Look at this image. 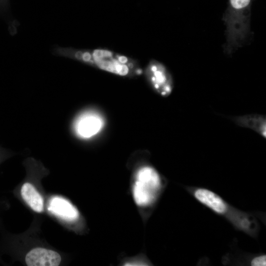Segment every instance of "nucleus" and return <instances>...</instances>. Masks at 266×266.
Segmentation results:
<instances>
[{
    "label": "nucleus",
    "mask_w": 266,
    "mask_h": 266,
    "mask_svg": "<svg viewBox=\"0 0 266 266\" xmlns=\"http://www.w3.org/2000/svg\"><path fill=\"white\" fill-rule=\"evenodd\" d=\"M252 0H229L223 17L226 26L224 49L231 54L244 43L250 34Z\"/></svg>",
    "instance_id": "f257e3e1"
},
{
    "label": "nucleus",
    "mask_w": 266,
    "mask_h": 266,
    "mask_svg": "<svg viewBox=\"0 0 266 266\" xmlns=\"http://www.w3.org/2000/svg\"><path fill=\"white\" fill-rule=\"evenodd\" d=\"M91 51L89 65L118 75L126 76L142 73L137 62L125 56L104 49Z\"/></svg>",
    "instance_id": "f03ea898"
},
{
    "label": "nucleus",
    "mask_w": 266,
    "mask_h": 266,
    "mask_svg": "<svg viewBox=\"0 0 266 266\" xmlns=\"http://www.w3.org/2000/svg\"><path fill=\"white\" fill-rule=\"evenodd\" d=\"M161 185V177L154 168L149 166L138 168L133 175L132 189L136 204L142 207L150 205Z\"/></svg>",
    "instance_id": "7ed1b4c3"
},
{
    "label": "nucleus",
    "mask_w": 266,
    "mask_h": 266,
    "mask_svg": "<svg viewBox=\"0 0 266 266\" xmlns=\"http://www.w3.org/2000/svg\"><path fill=\"white\" fill-rule=\"evenodd\" d=\"M144 74L149 85L158 94L166 97L171 93L174 87L173 78L162 63L151 60L145 69Z\"/></svg>",
    "instance_id": "20e7f679"
},
{
    "label": "nucleus",
    "mask_w": 266,
    "mask_h": 266,
    "mask_svg": "<svg viewBox=\"0 0 266 266\" xmlns=\"http://www.w3.org/2000/svg\"><path fill=\"white\" fill-rule=\"evenodd\" d=\"M103 125L104 120L100 114L89 112L82 114L77 120L75 130L80 136L88 138L98 133Z\"/></svg>",
    "instance_id": "39448f33"
},
{
    "label": "nucleus",
    "mask_w": 266,
    "mask_h": 266,
    "mask_svg": "<svg viewBox=\"0 0 266 266\" xmlns=\"http://www.w3.org/2000/svg\"><path fill=\"white\" fill-rule=\"evenodd\" d=\"M28 266H58L61 257L56 251L43 248H35L29 252L25 257Z\"/></svg>",
    "instance_id": "423d86ee"
},
{
    "label": "nucleus",
    "mask_w": 266,
    "mask_h": 266,
    "mask_svg": "<svg viewBox=\"0 0 266 266\" xmlns=\"http://www.w3.org/2000/svg\"><path fill=\"white\" fill-rule=\"evenodd\" d=\"M48 209L58 217L68 222H74L79 218L77 208L66 200L59 197L52 198L49 201Z\"/></svg>",
    "instance_id": "0eeeda50"
},
{
    "label": "nucleus",
    "mask_w": 266,
    "mask_h": 266,
    "mask_svg": "<svg viewBox=\"0 0 266 266\" xmlns=\"http://www.w3.org/2000/svg\"><path fill=\"white\" fill-rule=\"evenodd\" d=\"M232 120L237 125L251 129L266 138V118L265 116L252 114L233 117L232 118Z\"/></svg>",
    "instance_id": "6e6552de"
},
{
    "label": "nucleus",
    "mask_w": 266,
    "mask_h": 266,
    "mask_svg": "<svg viewBox=\"0 0 266 266\" xmlns=\"http://www.w3.org/2000/svg\"><path fill=\"white\" fill-rule=\"evenodd\" d=\"M195 196L200 202L218 213H223L226 211L227 206L223 200L209 190L198 189L195 193Z\"/></svg>",
    "instance_id": "1a4fd4ad"
},
{
    "label": "nucleus",
    "mask_w": 266,
    "mask_h": 266,
    "mask_svg": "<svg viewBox=\"0 0 266 266\" xmlns=\"http://www.w3.org/2000/svg\"><path fill=\"white\" fill-rule=\"evenodd\" d=\"M21 195L33 210L38 213L43 211V198L32 184L28 182L24 183L21 189Z\"/></svg>",
    "instance_id": "9d476101"
},
{
    "label": "nucleus",
    "mask_w": 266,
    "mask_h": 266,
    "mask_svg": "<svg viewBox=\"0 0 266 266\" xmlns=\"http://www.w3.org/2000/svg\"><path fill=\"white\" fill-rule=\"evenodd\" d=\"M253 266H266V256L262 255L255 258L251 262Z\"/></svg>",
    "instance_id": "9b49d317"
}]
</instances>
